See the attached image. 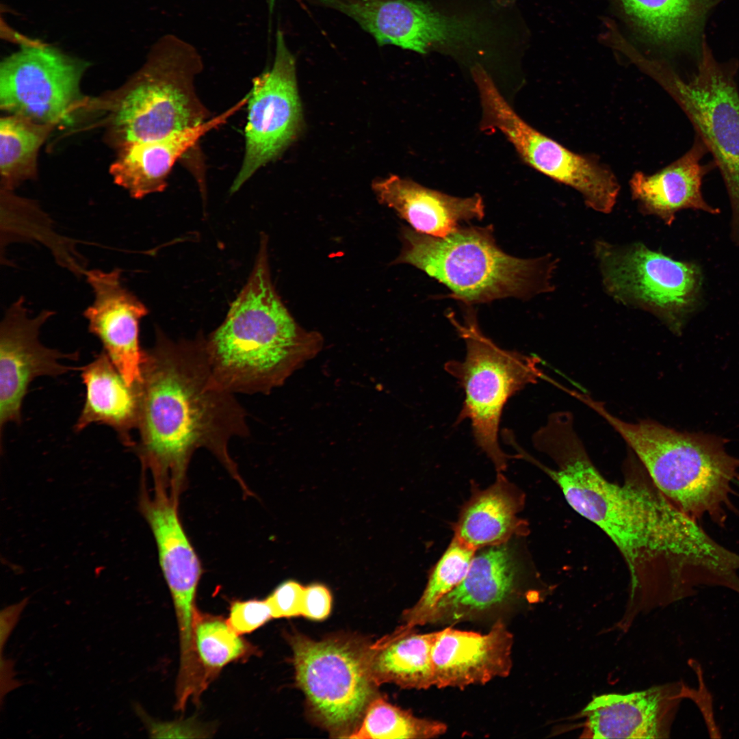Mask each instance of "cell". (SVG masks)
<instances>
[{"mask_svg":"<svg viewBox=\"0 0 739 739\" xmlns=\"http://www.w3.org/2000/svg\"><path fill=\"white\" fill-rule=\"evenodd\" d=\"M448 317L466 346L463 360H451L445 370L456 378L465 398L456 420L471 422L476 445L493 463L497 473L504 471L510 456L499 443L498 432L503 409L508 399L530 384L546 378L536 356L505 350L480 330L472 311L459 322L452 313Z\"/></svg>","mask_w":739,"mask_h":739,"instance_id":"cell-6","label":"cell"},{"mask_svg":"<svg viewBox=\"0 0 739 739\" xmlns=\"http://www.w3.org/2000/svg\"><path fill=\"white\" fill-rule=\"evenodd\" d=\"M272 618L266 599H253L233 601L231 604L227 621L241 635L253 632Z\"/></svg>","mask_w":739,"mask_h":739,"instance_id":"cell-31","label":"cell"},{"mask_svg":"<svg viewBox=\"0 0 739 739\" xmlns=\"http://www.w3.org/2000/svg\"><path fill=\"white\" fill-rule=\"evenodd\" d=\"M437 632L417 634L414 628L400 625L370 644L367 664L374 684L393 683L417 690L435 686L432 649Z\"/></svg>","mask_w":739,"mask_h":739,"instance_id":"cell-26","label":"cell"},{"mask_svg":"<svg viewBox=\"0 0 739 739\" xmlns=\"http://www.w3.org/2000/svg\"><path fill=\"white\" fill-rule=\"evenodd\" d=\"M491 225L459 226L437 237L405 227L395 263L411 265L445 285L450 297L468 304L527 298L553 290L550 257L520 259L497 245Z\"/></svg>","mask_w":739,"mask_h":739,"instance_id":"cell-5","label":"cell"},{"mask_svg":"<svg viewBox=\"0 0 739 739\" xmlns=\"http://www.w3.org/2000/svg\"><path fill=\"white\" fill-rule=\"evenodd\" d=\"M447 725L421 718L376 697L369 704L359 727L348 738H432L444 734Z\"/></svg>","mask_w":739,"mask_h":739,"instance_id":"cell-29","label":"cell"},{"mask_svg":"<svg viewBox=\"0 0 739 739\" xmlns=\"http://www.w3.org/2000/svg\"><path fill=\"white\" fill-rule=\"evenodd\" d=\"M699 705L705 691L682 682L653 686L627 694L596 696L582 713L585 718L581 738H667L683 699Z\"/></svg>","mask_w":739,"mask_h":739,"instance_id":"cell-15","label":"cell"},{"mask_svg":"<svg viewBox=\"0 0 739 739\" xmlns=\"http://www.w3.org/2000/svg\"><path fill=\"white\" fill-rule=\"evenodd\" d=\"M155 484L153 495L143 492L140 508L153 534L159 565L169 587L179 635L190 638L198 610L196 596L201 575L200 560L187 536L177 509V497Z\"/></svg>","mask_w":739,"mask_h":739,"instance_id":"cell-17","label":"cell"},{"mask_svg":"<svg viewBox=\"0 0 739 739\" xmlns=\"http://www.w3.org/2000/svg\"><path fill=\"white\" fill-rule=\"evenodd\" d=\"M202 68L191 44L174 36L164 38L116 113L124 144L161 139L211 118L194 84Z\"/></svg>","mask_w":739,"mask_h":739,"instance_id":"cell-7","label":"cell"},{"mask_svg":"<svg viewBox=\"0 0 739 739\" xmlns=\"http://www.w3.org/2000/svg\"><path fill=\"white\" fill-rule=\"evenodd\" d=\"M304 586L294 580L279 584L266 598L272 617L289 618L302 615Z\"/></svg>","mask_w":739,"mask_h":739,"instance_id":"cell-32","label":"cell"},{"mask_svg":"<svg viewBox=\"0 0 739 739\" xmlns=\"http://www.w3.org/2000/svg\"><path fill=\"white\" fill-rule=\"evenodd\" d=\"M543 452L556 464L539 467L558 485L568 504L616 545L630 573L627 606L664 607L695 595L699 588L732 587L739 553L715 540L651 480L606 479L588 457L573 426L555 430Z\"/></svg>","mask_w":739,"mask_h":739,"instance_id":"cell-1","label":"cell"},{"mask_svg":"<svg viewBox=\"0 0 739 739\" xmlns=\"http://www.w3.org/2000/svg\"><path fill=\"white\" fill-rule=\"evenodd\" d=\"M83 70L49 47H23L1 64L0 107L39 125L69 124Z\"/></svg>","mask_w":739,"mask_h":739,"instance_id":"cell-12","label":"cell"},{"mask_svg":"<svg viewBox=\"0 0 739 739\" xmlns=\"http://www.w3.org/2000/svg\"><path fill=\"white\" fill-rule=\"evenodd\" d=\"M513 636L502 621L481 634L447 627L438 631L432 649L435 686L465 688L508 676Z\"/></svg>","mask_w":739,"mask_h":739,"instance_id":"cell-18","label":"cell"},{"mask_svg":"<svg viewBox=\"0 0 739 739\" xmlns=\"http://www.w3.org/2000/svg\"><path fill=\"white\" fill-rule=\"evenodd\" d=\"M194 645L198 661L209 683L226 664L247 656L252 648L220 617L198 611Z\"/></svg>","mask_w":739,"mask_h":739,"instance_id":"cell-30","label":"cell"},{"mask_svg":"<svg viewBox=\"0 0 739 739\" xmlns=\"http://www.w3.org/2000/svg\"><path fill=\"white\" fill-rule=\"evenodd\" d=\"M476 552V549L453 537L432 569L420 598L403 612L402 626L413 629L425 625L437 604L465 577Z\"/></svg>","mask_w":739,"mask_h":739,"instance_id":"cell-27","label":"cell"},{"mask_svg":"<svg viewBox=\"0 0 739 739\" xmlns=\"http://www.w3.org/2000/svg\"><path fill=\"white\" fill-rule=\"evenodd\" d=\"M332 595L325 586L313 584L304 588L302 616L314 621L326 619L330 614Z\"/></svg>","mask_w":739,"mask_h":739,"instance_id":"cell-33","label":"cell"},{"mask_svg":"<svg viewBox=\"0 0 739 739\" xmlns=\"http://www.w3.org/2000/svg\"><path fill=\"white\" fill-rule=\"evenodd\" d=\"M593 409L620 435L656 487L684 513L721 528L739 517V458L727 452L726 440L679 432L649 419L627 422L601 402Z\"/></svg>","mask_w":739,"mask_h":739,"instance_id":"cell-4","label":"cell"},{"mask_svg":"<svg viewBox=\"0 0 739 739\" xmlns=\"http://www.w3.org/2000/svg\"><path fill=\"white\" fill-rule=\"evenodd\" d=\"M339 11L370 34L379 46L393 44L422 54L441 40V13L419 0H311Z\"/></svg>","mask_w":739,"mask_h":739,"instance_id":"cell-19","label":"cell"},{"mask_svg":"<svg viewBox=\"0 0 739 739\" xmlns=\"http://www.w3.org/2000/svg\"><path fill=\"white\" fill-rule=\"evenodd\" d=\"M276 44L272 67L253 79L248 92L244 153L231 193L237 192L257 170L278 157L301 129L296 60L280 30Z\"/></svg>","mask_w":739,"mask_h":739,"instance_id":"cell-11","label":"cell"},{"mask_svg":"<svg viewBox=\"0 0 739 739\" xmlns=\"http://www.w3.org/2000/svg\"><path fill=\"white\" fill-rule=\"evenodd\" d=\"M708 153L705 144L695 133L690 148L669 166L652 174L636 172L630 185L641 211L658 217L669 226L682 209L719 213L718 208L705 200L701 192L703 177L716 167L714 161L702 164Z\"/></svg>","mask_w":739,"mask_h":739,"instance_id":"cell-21","label":"cell"},{"mask_svg":"<svg viewBox=\"0 0 739 739\" xmlns=\"http://www.w3.org/2000/svg\"><path fill=\"white\" fill-rule=\"evenodd\" d=\"M287 637L296 684L313 718L333 737L348 738L377 697L367 664L370 643L345 636L315 640L294 632Z\"/></svg>","mask_w":739,"mask_h":739,"instance_id":"cell-8","label":"cell"},{"mask_svg":"<svg viewBox=\"0 0 739 739\" xmlns=\"http://www.w3.org/2000/svg\"><path fill=\"white\" fill-rule=\"evenodd\" d=\"M261 235L246 284L224 322L205 339L214 376L233 393H268L320 349L322 337L301 328L272 283Z\"/></svg>","mask_w":739,"mask_h":739,"instance_id":"cell-3","label":"cell"},{"mask_svg":"<svg viewBox=\"0 0 739 739\" xmlns=\"http://www.w3.org/2000/svg\"><path fill=\"white\" fill-rule=\"evenodd\" d=\"M81 370L86 393L75 431L94 423L105 424L122 444L134 447L131 432L138 424L140 383L129 385L104 350Z\"/></svg>","mask_w":739,"mask_h":739,"instance_id":"cell-25","label":"cell"},{"mask_svg":"<svg viewBox=\"0 0 739 739\" xmlns=\"http://www.w3.org/2000/svg\"><path fill=\"white\" fill-rule=\"evenodd\" d=\"M736 486H737V487H738V491H739V481H738V482L736 483Z\"/></svg>","mask_w":739,"mask_h":739,"instance_id":"cell-35","label":"cell"},{"mask_svg":"<svg viewBox=\"0 0 739 739\" xmlns=\"http://www.w3.org/2000/svg\"><path fill=\"white\" fill-rule=\"evenodd\" d=\"M604 285L623 304L650 312L679 333L695 308L701 274L694 263L675 260L642 243L621 246L597 241Z\"/></svg>","mask_w":739,"mask_h":739,"instance_id":"cell-10","label":"cell"},{"mask_svg":"<svg viewBox=\"0 0 739 739\" xmlns=\"http://www.w3.org/2000/svg\"><path fill=\"white\" fill-rule=\"evenodd\" d=\"M248 94L220 114L161 139L125 144L110 167L114 182L135 198L162 192L177 161L211 130L224 124L248 102Z\"/></svg>","mask_w":739,"mask_h":739,"instance_id":"cell-20","label":"cell"},{"mask_svg":"<svg viewBox=\"0 0 739 739\" xmlns=\"http://www.w3.org/2000/svg\"><path fill=\"white\" fill-rule=\"evenodd\" d=\"M525 494L502 472L485 489L474 488L454 526V537L476 551L500 545L528 532L526 520L517 517Z\"/></svg>","mask_w":739,"mask_h":739,"instance_id":"cell-24","label":"cell"},{"mask_svg":"<svg viewBox=\"0 0 739 739\" xmlns=\"http://www.w3.org/2000/svg\"><path fill=\"white\" fill-rule=\"evenodd\" d=\"M137 428L144 471L176 493L198 448L235 471L228 443L248 434L246 412L214 376L202 335L174 341L156 328L153 346L144 350Z\"/></svg>","mask_w":739,"mask_h":739,"instance_id":"cell-2","label":"cell"},{"mask_svg":"<svg viewBox=\"0 0 739 739\" xmlns=\"http://www.w3.org/2000/svg\"><path fill=\"white\" fill-rule=\"evenodd\" d=\"M721 0H612L624 21L647 43L667 51L699 53L704 24Z\"/></svg>","mask_w":739,"mask_h":739,"instance_id":"cell-23","label":"cell"},{"mask_svg":"<svg viewBox=\"0 0 739 739\" xmlns=\"http://www.w3.org/2000/svg\"><path fill=\"white\" fill-rule=\"evenodd\" d=\"M53 313L44 310L30 317L21 296L4 314L0 325L1 435L4 425L21 422L23 401L33 380L81 368L60 362L62 359H77V354H64L40 343V328Z\"/></svg>","mask_w":739,"mask_h":739,"instance_id":"cell-13","label":"cell"},{"mask_svg":"<svg viewBox=\"0 0 739 739\" xmlns=\"http://www.w3.org/2000/svg\"><path fill=\"white\" fill-rule=\"evenodd\" d=\"M372 190L378 201L392 209L411 229L433 237H445L461 223L480 220L484 216L483 199L478 194L456 197L397 175L374 181Z\"/></svg>","mask_w":739,"mask_h":739,"instance_id":"cell-22","label":"cell"},{"mask_svg":"<svg viewBox=\"0 0 739 739\" xmlns=\"http://www.w3.org/2000/svg\"><path fill=\"white\" fill-rule=\"evenodd\" d=\"M94 300L83 311L90 333L97 337L126 383L133 386L142 380L144 350L140 345L141 319L146 306L121 282V270L94 269L85 272Z\"/></svg>","mask_w":739,"mask_h":739,"instance_id":"cell-16","label":"cell"},{"mask_svg":"<svg viewBox=\"0 0 739 739\" xmlns=\"http://www.w3.org/2000/svg\"><path fill=\"white\" fill-rule=\"evenodd\" d=\"M49 127L14 115L1 118L0 171L8 187L31 176Z\"/></svg>","mask_w":739,"mask_h":739,"instance_id":"cell-28","label":"cell"},{"mask_svg":"<svg viewBox=\"0 0 739 739\" xmlns=\"http://www.w3.org/2000/svg\"><path fill=\"white\" fill-rule=\"evenodd\" d=\"M27 604L28 598H24L21 601L5 607L1 610L0 612V646L1 654L8 638L18 623L20 616Z\"/></svg>","mask_w":739,"mask_h":739,"instance_id":"cell-34","label":"cell"},{"mask_svg":"<svg viewBox=\"0 0 739 739\" xmlns=\"http://www.w3.org/2000/svg\"><path fill=\"white\" fill-rule=\"evenodd\" d=\"M521 538L477 550L465 577L437 604L426 624L471 620L519 597L532 569Z\"/></svg>","mask_w":739,"mask_h":739,"instance_id":"cell-14","label":"cell"},{"mask_svg":"<svg viewBox=\"0 0 739 739\" xmlns=\"http://www.w3.org/2000/svg\"><path fill=\"white\" fill-rule=\"evenodd\" d=\"M662 84L685 112L719 169L732 209V236L739 243V92L738 62H719L703 39L695 73L684 79L656 65Z\"/></svg>","mask_w":739,"mask_h":739,"instance_id":"cell-9","label":"cell"}]
</instances>
